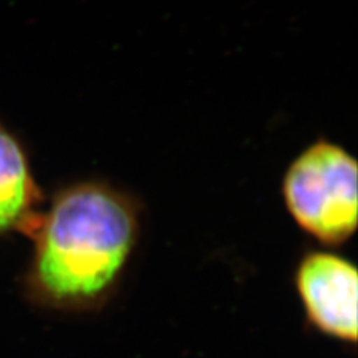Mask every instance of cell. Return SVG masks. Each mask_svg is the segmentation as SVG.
Wrapping results in <instances>:
<instances>
[{
  "label": "cell",
  "mask_w": 358,
  "mask_h": 358,
  "mask_svg": "<svg viewBox=\"0 0 358 358\" xmlns=\"http://www.w3.org/2000/svg\"><path fill=\"white\" fill-rule=\"evenodd\" d=\"M41 201L24 150L0 126V233L30 234L41 217Z\"/></svg>",
  "instance_id": "277c9868"
},
{
  "label": "cell",
  "mask_w": 358,
  "mask_h": 358,
  "mask_svg": "<svg viewBox=\"0 0 358 358\" xmlns=\"http://www.w3.org/2000/svg\"><path fill=\"white\" fill-rule=\"evenodd\" d=\"M139 230L136 203L109 184L85 181L60 189L29 234L35 242L29 294L63 312L102 309L124 278Z\"/></svg>",
  "instance_id": "6da1fadb"
},
{
  "label": "cell",
  "mask_w": 358,
  "mask_h": 358,
  "mask_svg": "<svg viewBox=\"0 0 358 358\" xmlns=\"http://www.w3.org/2000/svg\"><path fill=\"white\" fill-rule=\"evenodd\" d=\"M294 282L308 321L322 334L357 342L355 266L329 251H309L297 264Z\"/></svg>",
  "instance_id": "3957f363"
},
{
  "label": "cell",
  "mask_w": 358,
  "mask_h": 358,
  "mask_svg": "<svg viewBox=\"0 0 358 358\" xmlns=\"http://www.w3.org/2000/svg\"><path fill=\"white\" fill-rule=\"evenodd\" d=\"M357 162L341 145L310 143L291 162L282 179L288 214L309 236L327 246L348 242L358 218Z\"/></svg>",
  "instance_id": "7a4b0ae2"
}]
</instances>
